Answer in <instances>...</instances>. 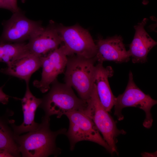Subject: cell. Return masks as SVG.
<instances>
[{
  "mask_svg": "<svg viewBox=\"0 0 157 157\" xmlns=\"http://www.w3.org/2000/svg\"><path fill=\"white\" fill-rule=\"evenodd\" d=\"M13 156L8 152L0 149V157H13Z\"/></svg>",
  "mask_w": 157,
  "mask_h": 157,
  "instance_id": "ffe728a7",
  "label": "cell"
},
{
  "mask_svg": "<svg viewBox=\"0 0 157 157\" xmlns=\"http://www.w3.org/2000/svg\"><path fill=\"white\" fill-rule=\"evenodd\" d=\"M67 54L63 44L47 55L41 57L42 72L40 81L33 82L34 86L42 93L47 92L50 85L58 76L64 72L67 60Z\"/></svg>",
  "mask_w": 157,
  "mask_h": 157,
  "instance_id": "9c48e42d",
  "label": "cell"
},
{
  "mask_svg": "<svg viewBox=\"0 0 157 157\" xmlns=\"http://www.w3.org/2000/svg\"><path fill=\"white\" fill-rule=\"evenodd\" d=\"M157 103V100L144 93L137 86L133 80V74L130 71L124 91L115 98L114 114L118 120L121 121L124 118L122 113L123 109L129 107L138 108L145 112V118L143 125L145 128L149 129L152 126L153 122L151 109Z\"/></svg>",
  "mask_w": 157,
  "mask_h": 157,
  "instance_id": "277c9868",
  "label": "cell"
},
{
  "mask_svg": "<svg viewBox=\"0 0 157 157\" xmlns=\"http://www.w3.org/2000/svg\"><path fill=\"white\" fill-rule=\"evenodd\" d=\"M51 84L49 92L42 98L39 106L44 110L45 115L50 117L56 115L60 118L74 110L85 113L87 101L78 97L71 87L60 83L57 79Z\"/></svg>",
  "mask_w": 157,
  "mask_h": 157,
  "instance_id": "3957f363",
  "label": "cell"
},
{
  "mask_svg": "<svg viewBox=\"0 0 157 157\" xmlns=\"http://www.w3.org/2000/svg\"><path fill=\"white\" fill-rule=\"evenodd\" d=\"M0 149L6 151L13 157L20 156L17 145L14 140L13 133L8 126L0 119Z\"/></svg>",
  "mask_w": 157,
  "mask_h": 157,
  "instance_id": "e0dca14e",
  "label": "cell"
},
{
  "mask_svg": "<svg viewBox=\"0 0 157 157\" xmlns=\"http://www.w3.org/2000/svg\"><path fill=\"white\" fill-rule=\"evenodd\" d=\"M0 8L8 10L7 7L5 3L3 0H0Z\"/></svg>",
  "mask_w": 157,
  "mask_h": 157,
  "instance_id": "7402d4cb",
  "label": "cell"
},
{
  "mask_svg": "<svg viewBox=\"0 0 157 157\" xmlns=\"http://www.w3.org/2000/svg\"><path fill=\"white\" fill-rule=\"evenodd\" d=\"M96 62L95 56L87 58L76 55L67 56L65 83L73 88L79 97L86 101L94 87Z\"/></svg>",
  "mask_w": 157,
  "mask_h": 157,
  "instance_id": "7a4b0ae2",
  "label": "cell"
},
{
  "mask_svg": "<svg viewBox=\"0 0 157 157\" xmlns=\"http://www.w3.org/2000/svg\"><path fill=\"white\" fill-rule=\"evenodd\" d=\"M97 53L95 56L98 63H103L105 61L122 63L128 62L130 55L126 50L120 35H115L106 39L99 37L96 41Z\"/></svg>",
  "mask_w": 157,
  "mask_h": 157,
  "instance_id": "8fae6325",
  "label": "cell"
},
{
  "mask_svg": "<svg viewBox=\"0 0 157 157\" xmlns=\"http://www.w3.org/2000/svg\"><path fill=\"white\" fill-rule=\"evenodd\" d=\"M94 84L99 100L105 110L110 112L114 106L115 98L110 89L108 78L112 76L113 70L111 67H104L102 63L95 65Z\"/></svg>",
  "mask_w": 157,
  "mask_h": 157,
  "instance_id": "9a60e30c",
  "label": "cell"
},
{
  "mask_svg": "<svg viewBox=\"0 0 157 157\" xmlns=\"http://www.w3.org/2000/svg\"><path fill=\"white\" fill-rule=\"evenodd\" d=\"M26 89L25 95L21 99L24 120L19 126H16L13 123L12 120H9L11 124L14 134L19 135L30 132L36 129L39 124L35 121V114L37 108L41 104L42 98H38L34 96L31 92L29 83H26Z\"/></svg>",
  "mask_w": 157,
  "mask_h": 157,
  "instance_id": "4fadbf2b",
  "label": "cell"
},
{
  "mask_svg": "<svg viewBox=\"0 0 157 157\" xmlns=\"http://www.w3.org/2000/svg\"><path fill=\"white\" fill-rule=\"evenodd\" d=\"M4 86L0 87V103L5 105L8 103L10 97L3 92V88Z\"/></svg>",
  "mask_w": 157,
  "mask_h": 157,
  "instance_id": "d6986e66",
  "label": "cell"
},
{
  "mask_svg": "<svg viewBox=\"0 0 157 157\" xmlns=\"http://www.w3.org/2000/svg\"><path fill=\"white\" fill-rule=\"evenodd\" d=\"M3 1L7 6L8 10L13 13L20 10L17 5V0H3Z\"/></svg>",
  "mask_w": 157,
  "mask_h": 157,
  "instance_id": "ac0fdd59",
  "label": "cell"
},
{
  "mask_svg": "<svg viewBox=\"0 0 157 157\" xmlns=\"http://www.w3.org/2000/svg\"><path fill=\"white\" fill-rule=\"evenodd\" d=\"M148 19L144 18L134 26L135 33L129 50L134 63H143L147 61V56L151 49L157 44L146 31L144 27Z\"/></svg>",
  "mask_w": 157,
  "mask_h": 157,
  "instance_id": "7c38bea8",
  "label": "cell"
},
{
  "mask_svg": "<svg viewBox=\"0 0 157 157\" xmlns=\"http://www.w3.org/2000/svg\"><path fill=\"white\" fill-rule=\"evenodd\" d=\"M87 103L85 113L92 120L110 148L113 154L115 153L118 154L116 146L117 137L120 134H125L126 132L124 130L118 129L116 122L104 108L99 100L94 83L91 96Z\"/></svg>",
  "mask_w": 157,
  "mask_h": 157,
  "instance_id": "5b68a950",
  "label": "cell"
},
{
  "mask_svg": "<svg viewBox=\"0 0 157 157\" xmlns=\"http://www.w3.org/2000/svg\"><path fill=\"white\" fill-rule=\"evenodd\" d=\"M28 53L27 43L24 42L0 43V62L7 65Z\"/></svg>",
  "mask_w": 157,
  "mask_h": 157,
  "instance_id": "2e32d148",
  "label": "cell"
},
{
  "mask_svg": "<svg viewBox=\"0 0 157 157\" xmlns=\"http://www.w3.org/2000/svg\"><path fill=\"white\" fill-rule=\"evenodd\" d=\"M3 25V29L0 37V43L24 42L43 27L40 22L29 19L20 10L13 13Z\"/></svg>",
  "mask_w": 157,
  "mask_h": 157,
  "instance_id": "ba28073f",
  "label": "cell"
},
{
  "mask_svg": "<svg viewBox=\"0 0 157 157\" xmlns=\"http://www.w3.org/2000/svg\"><path fill=\"white\" fill-rule=\"evenodd\" d=\"M41 58L28 53L1 69L4 74L18 78L29 83L32 74L41 67Z\"/></svg>",
  "mask_w": 157,
  "mask_h": 157,
  "instance_id": "5bb4252c",
  "label": "cell"
},
{
  "mask_svg": "<svg viewBox=\"0 0 157 157\" xmlns=\"http://www.w3.org/2000/svg\"><path fill=\"white\" fill-rule=\"evenodd\" d=\"M148 3V1L147 0H143L142 3L144 5H146Z\"/></svg>",
  "mask_w": 157,
  "mask_h": 157,
  "instance_id": "603a6c76",
  "label": "cell"
},
{
  "mask_svg": "<svg viewBox=\"0 0 157 157\" xmlns=\"http://www.w3.org/2000/svg\"></svg>",
  "mask_w": 157,
  "mask_h": 157,
  "instance_id": "cb8c5ba5",
  "label": "cell"
},
{
  "mask_svg": "<svg viewBox=\"0 0 157 157\" xmlns=\"http://www.w3.org/2000/svg\"><path fill=\"white\" fill-rule=\"evenodd\" d=\"M57 29L68 56L76 55L87 58L95 56L97 46L87 30L78 25H60Z\"/></svg>",
  "mask_w": 157,
  "mask_h": 157,
  "instance_id": "52a82bcc",
  "label": "cell"
},
{
  "mask_svg": "<svg viewBox=\"0 0 157 157\" xmlns=\"http://www.w3.org/2000/svg\"><path fill=\"white\" fill-rule=\"evenodd\" d=\"M62 43L57 26L52 21L30 39L27 45L29 53L41 57L57 49Z\"/></svg>",
  "mask_w": 157,
  "mask_h": 157,
  "instance_id": "30bf717a",
  "label": "cell"
},
{
  "mask_svg": "<svg viewBox=\"0 0 157 157\" xmlns=\"http://www.w3.org/2000/svg\"><path fill=\"white\" fill-rule=\"evenodd\" d=\"M143 157H156L157 156V151L153 153L144 152L142 154Z\"/></svg>",
  "mask_w": 157,
  "mask_h": 157,
  "instance_id": "44dd1931",
  "label": "cell"
},
{
  "mask_svg": "<svg viewBox=\"0 0 157 157\" xmlns=\"http://www.w3.org/2000/svg\"><path fill=\"white\" fill-rule=\"evenodd\" d=\"M50 121V117L45 115L35 130L21 135L13 133L14 138L22 157L57 156L60 154L61 149L56 146V139L59 135L65 134L66 129L63 128L52 131Z\"/></svg>",
  "mask_w": 157,
  "mask_h": 157,
  "instance_id": "6da1fadb",
  "label": "cell"
},
{
  "mask_svg": "<svg viewBox=\"0 0 157 157\" xmlns=\"http://www.w3.org/2000/svg\"><path fill=\"white\" fill-rule=\"evenodd\" d=\"M69 126L65 135L68 138L70 149L72 151L76 144L83 141L96 143L113 154L112 150L99 133L92 119L84 111L76 110L67 114Z\"/></svg>",
  "mask_w": 157,
  "mask_h": 157,
  "instance_id": "8992f818",
  "label": "cell"
}]
</instances>
